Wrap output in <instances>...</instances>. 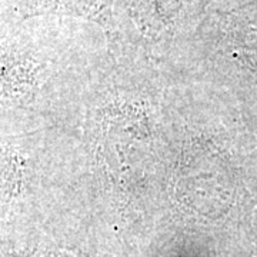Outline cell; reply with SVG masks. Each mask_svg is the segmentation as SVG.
I'll return each instance as SVG.
<instances>
[{"mask_svg":"<svg viewBox=\"0 0 257 257\" xmlns=\"http://www.w3.org/2000/svg\"><path fill=\"white\" fill-rule=\"evenodd\" d=\"M39 63L18 45H0V104L28 106L39 87Z\"/></svg>","mask_w":257,"mask_h":257,"instance_id":"1","label":"cell"},{"mask_svg":"<svg viewBox=\"0 0 257 257\" xmlns=\"http://www.w3.org/2000/svg\"><path fill=\"white\" fill-rule=\"evenodd\" d=\"M25 160L9 146L0 145V206L13 200L23 189Z\"/></svg>","mask_w":257,"mask_h":257,"instance_id":"2","label":"cell"}]
</instances>
